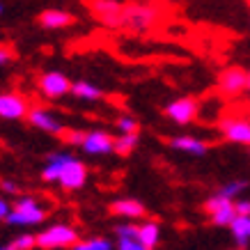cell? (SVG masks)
Masks as SVG:
<instances>
[{"mask_svg":"<svg viewBox=\"0 0 250 250\" xmlns=\"http://www.w3.org/2000/svg\"><path fill=\"white\" fill-rule=\"evenodd\" d=\"M170 147L190 154V156H202V154H207V149H209V145L202 143V140H197V138H193V136L172 138V140H170Z\"/></svg>","mask_w":250,"mask_h":250,"instance_id":"4fadbf2b","label":"cell"},{"mask_svg":"<svg viewBox=\"0 0 250 250\" xmlns=\"http://www.w3.org/2000/svg\"><path fill=\"white\" fill-rule=\"evenodd\" d=\"M218 87L225 94H239L248 90V71H243L241 67H228L218 76Z\"/></svg>","mask_w":250,"mask_h":250,"instance_id":"5b68a950","label":"cell"},{"mask_svg":"<svg viewBox=\"0 0 250 250\" xmlns=\"http://www.w3.org/2000/svg\"><path fill=\"white\" fill-rule=\"evenodd\" d=\"M159 225L156 223H143V225H138V241L143 243L147 250H154V246L159 243Z\"/></svg>","mask_w":250,"mask_h":250,"instance_id":"2e32d148","label":"cell"},{"mask_svg":"<svg viewBox=\"0 0 250 250\" xmlns=\"http://www.w3.org/2000/svg\"><path fill=\"white\" fill-rule=\"evenodd\" d=\"M117 129L124 133V136H136L138 133V122L129 115H122L120 120H117Z\"/></svg>","mask_w":250,"mask_h":250,"instance_id":"603a6c76","label":"cell"},{"mask_svg":"<svg viewBox=\"0 0 250 250\" xmlns=\"http://www.w3.org/2000/svg\"><path fill=\"white\" fill-rule=\"evenodd\" d=\"M0 250H12V248H9V246H7V248H0Z\"/></svg>","mask_w":250,"mask_h":250,"instance_id":"d6a6232c","label":"cell"},{"mask_svg":"<svg viewBox=\"0 0 250 250\" xmlns=\"http://www.w3.org/2000/svg\"><path fill=\"white\" fill-rule=\"evenodd\" d=\"M156 9L154 7H129L126 9V28L136 32H143V30H149L156 21Z\"/></svg>","mask_w":250,"mask_h":250,"instance_id":"9c48e42d","label":"cell"},{"mask_svg":"<svg viewBox=\"0 0 250 250\" xmlns=\"http://www.w3.org/2000/svg\"><path fill=\"white\" fill-rule=\"evenodd\" d=\"M46 218V211L39 207V202L30 195L19 197L12 207V213L7 216V223L12 225H37Z\"/></svg>","mask_w":250,"mask_h":250,"instance_id":"7a4b0ae2","label":"cell"},{"mask_svg":"<svg viewBox=\"0 0 250 250\" xmlns=\"http://www.w3.org/2000/svg\"><path fill=\"white\" fill-rule=\"evenodd\" d=\"M39 23L48 30H60V28H67L74 23V16L69 12H62V9H46L39 14Z\"/></svg>","mask_w":250,"mask_h":250,"instance_id":"7c38bea8","label":"cell"},{"mask_svg":"<svg viewBox=\"0 0 250 250\" xmlns=\"http://www.w3.org/2000/svg\"><path fill=\"white\" fill-rule=\"evenodd\" d=\"M85 182H87V167L78 159L71 156V159L64 163V167H62L58 184H60L64 190H78L85 186Z\"/></svg>","mask_w":250,"mask_h":250,"instance_id":"3957f363","label":"cell"},{"mask_svg":"<svg viewBox=\"0 0 250 250\" xmlns=\"http://www.w3.org/2000/svg\"><path fill=\"white\" fill-rule=\"evenodd\" d=\"M90 7H92V12H94L99 19H108V16L120 14L122 9H124L120 2H113V0H97V2H92Z\"/></svg>","mask_w":250,"mask_h":250,"instance_id":"d6986e66","label":"cell"},{"mask_svg":"<svg viewBox=\"0 0 250 250\" xmlns=\"http://www.w3.org/2000/svg\"><path fill=\"white\" fill-rule=\"evenodd\" d=\"M71 250H110V243L106 239H87V241H78Z\"/></svg>","mask_w":250,"mask_h":250,"instance_id":"44dd1931","label":"cell"},{"mask_svg":"<svg viewBox=\"0 0 250 250\" xmlns=\"http://www.w3.org/2000/svg\"><path fill=\"white\" fill-rule=\"evenodd\" d=\"M248 90H250V71H248Z\"/></svg>","mask_w":250,"mask_h":250,"instance_id":"1f68e13d","label":"cell"},{"mask_svg":"<svg viewBox=\"0 0 250 250\" xmlns=\"http://www.w3.org/2000/svg\"><path fill=\"white\" fill-rule=\"evenodd\" d=\"M78 243V234L74 228L69 225H51L46 228L42 234H37V248H44V250H58V248H74Z\"/></svg>","mask_w":250,"mask_h":250,"instance_id":"6da1fadb","label":"cell"},{"mask_svg":"<svg viewBox=\"0 0 250 250\" xmlns=\"http://www.w3.org/2000/svg\"><path fill=\"white\" fill-rule=\"evenodd\" d=\"M35 246H37V236L21 234V236H16L14 241H12V246H9V248H12V250H32Z\"/></svg>","mask_w":250,"mask_h":250,"instance_id":"7402d4cb","label":"cell"},{"mask_svg":"<svg viewBox=\"0 0 250 250\" xmlns=\"http://www.w3.org/2000/svg\"><path fill=\"white\" fill-rule=\"evenodd\" d=\"M9 213H12V207H9L7 202H5V200L0 197V220H2V218L7 220V216H9Z\"/></svg>","mask_w":250,"mask_h":250,"instance_id":"4dcf8cb0","label":"cell"},{"mask_svg":"<svg viewBox=\"0 0 250 250\" xmlns=\"http://www.w3.org/2000/svg\"><path fill=\"white\" fill-rule=\"evenodd\" d=\"M243 188H246V182H239V179H236V182L225 184V186L220 188V195H225V197H229V200H232V197H234L239 190H243Z\"/></svg>","mask_w":250,"mask_h":250,"instance_id":"484cf974","label":"cell"},{"mask_svg":"<svg viewBox=\"0 0 250 250\" xmlns=\"http://www.w3.org/2000/svg\"><path fill=\"white\" fill-rule=\"evenodd\" d=\"M229 229H232L236 241L241 243V246H246L250 241V216H236L234 223L229 225Z\"/></svg>","mask_w":250,"mask_h":250,"instance_id":"ac0fdd59","label":"cell"},{"mask_svg":"<svg viewBox=\"0 0 250 250\" xmlns=\"http://www.w3.org/2000/svg\"><path fill=\"white\" fill-rule=\"evenodd\" d=\"M117 248L120 250H147L140 241H136V239H120L117 241Z\"/></svg>","mask_w":250,"mask_h":250,"instance_id":"4316f807","label":"cell"},{"mask_svg":"<svg viewBox=\"0 0 250 250\" xmlns=\"http://www.w3.org/2000/svg\"><path fill=\"white\" fill-rule=\"evenodd\" d=\"M0 14H2V5H0Z\"/></svg>","mask_w":250,"mask_h":250,"instance_id":"836d02e7","label":"cell"},{"mask_svg":"<svg viewBox=\"0 0 250 250\" xmlns=\"http://www.w3.org/2000/svg\"><path fill=\"white\" fill-rule=\"evenodd\" d=\"M14 53H16L14 48H12L7 42H2V44H0V64H7V62L14 58Z\"/></svg>","mask_w":250,"mask_h":250,"instance_id":"83f0119b","label":"cell"},{"mask_svg":"<svg viewBox=\"0 0 250 250\" xmlns=\"http://www.w3.org/2000/svg\"><path fill=\"white\" fill-rule=\"evenodd\" d=\"M69 159H71V156H69V154H64V152L51 154V156H48V161H46L42 177H44L46 182H58V179H60L62 167H64V163H67Z\"/></svg>","mask_w":250,"mask_h":250,"instance_id":"5bb4252c","label":"cell"},{"mask_svg":"<svg viewBox=\"0 0 250 250\" xmlns=\"http://www.w3.org/2000/svg\"><path fill=\"white\" fill-rule=\"evenodd\" d=\"M138 145V136H117L115 138V154H120V156H129L133 149H136Z\"/></svg>","mask_w":250,"mask_h":250,"instance_id":"ffe728a7","label":"cell"},{"mask_svg":"<svg viewBox=\"0 0 250 250\" xmlns=\"http://www.w3.org/2000/svg\"><path fill=\"white\" fill-rule=\"evenodd\" d=\"M28 120H30L32 126H37L39 131H46V133H64L67 131L60 124V120L51 110H44V108H32Z\"/></svg>","mask_w":250,"mask_h":250,"instance_id":"8fae6325","label":"cell"},{"mask_svg":"<svg viewBox=\"0 0 250 250\" xmlns=\"http://www.w3.org/2000/svg\"><path fill=\"white\" fill-rule=\"evenodd\" d=\"M71 85L74 83H69V78L64 74H60V71H46L44 76L39 78V90L44 92L48 99H58L62 94L71 92Z\"/></svg>","mask_w":250,"mask_h":250,"instance_id":"8992f818","label":"cell"},{"mask_svg":"<svg viewBox=\"0 0 250 250\" xmlns=\"http://www.w3.org/2000/svg\"><path fill=\"white\" fill-rule=\"evenodd\" d=\"M60 138L67 140V143H71V145H81V147H83L85 138H87V131H64Z\"/></svg>","mask_w":250,"mask_h":250,"instance_id":"d4e9b609","label":"cell"},{"mask_svg":"<svg viewBox=\"0 0 250 250\" xmlns=\"http://www.w3.org/2000/svg\"><path fill=\"white\" fill-rule=\"evenodd\" d=\"M110 213L124 216V218H140L145 213V207L138 200H115L110 205Z\"/></svg>","mask_w":250,"mask_h":250,"instance_id":"9a60e30c","label":"cell"},{"mask_svg":"<svg viewBox=\"0 0 250 250\" xmlns=\"http://www.w3.org/2000/svg\"><path fill=\"white\" fill-rule=\"evenodd\" d=\"M83 149L87 154H94V156L110 154V152H115V138L108 131H90L83 143Z\"/></svg>","mask_w":250,"mask_h":250,"instance_id":"30bf717a","label":"cell"},{"mask_svg":"<svg viewBox=\"0 0 250 250\" xmlns=\"http://www.w3.org/2000/svg\"><path fill=\"white\" fill-rule=\"evenodd\" d=\"M220 131L229 143L236 145H250V122L248 120H223L220 122Z\"/></svg>","mask_w":250,"mask_h":250,"instance_id":"ba28073f","label":"cell"},{"mask_svg":"<svg viewBox=\"0 0 250 250\" xmlns=\"http://www.w3.org/2000/svg\"><path fill=\"white\" fill-rule=\"evenodd\" d=\"M0 188L5 190V193H16L19 186H16L14 182H9V179H2V182H0Z\"/></svg>","mask_w":250,"mask_h":250,"instance_id":"f546056e","label":"cell"},{"mask_svg":"<svg viewBox=\"0 0 250 250\" xmlns=\"http://www.w3.org/2000/svg\"><path fill=\"white\" fill-rule=\"evenodd\" d=\"M71 94L83 99V101H99L101 99V90H99L97 85L87 83V81H76V83L71 85Z\"/></svg>","mask_w":250,"mask_h":250,"instance_id":"e0dca14e","label":"cell"},{"mask_svg":"<svg viewBox=\"0 0 250 250\" xmlns=\"http://www.w3.org/2000/svg\"><path fill=\"white\" fill-rule=\"evenodd\" d=\"M25 115H30V110H28V101L21 94H16V92L0 94V117L2 120H21Z\"/></svg>","mask_w":250,"mask_h":250,"instance_id":"277c9868","label":"cell"},{"mask_svg":"<svg viewBox=\"0 0 250 250\" xmlns=\"http://www.w3.org/2000/svg\"><path fill=\"white\" fill-rule=\"evenodd\" d=\"M166 115L172 122H177V124H188V122L195 120V115H197V101L190 97L177 99V101H172L166 108Z\"/></svg>","mask_w":250,"mask_h":250,"instance_id":"52a82bcc","label":"cell"},{"mask_svg":"<svg viewBox=\"0 0 250 250\" xmlns=\"http://www.w3.org/2000/svg\"><path fill=\"white\" fill-rule=\"evenodd\" d=\"M234 209H236V216H250V200L234 202Z\"/></svg>","mask_w":250,"mask_h":250,"instance_id":"f1b7e54d","label":"cell"},{"mask_svg":"<svg viewBox=\"0 0 250 250\" xmlns=\"http://www.w3.org/2000/svg\"><path fill=\"white\" fill-rule=\"evenodd\" d=\"M115 234H117V241H120V239H136L138 241V225H131V223L117 225V228H115Z\"/></svg>","mask_w":250,"mask_h":250,"instance_id":"cb8c5ba5","label":"cell"}]
</instances>
